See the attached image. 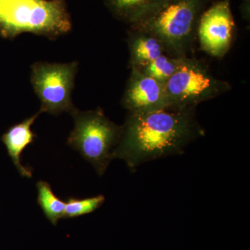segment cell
<instances>
[{
  "mask_svg": "<svg viewBox=\"0 0 250 250\" xmlns=\"http://www.w3.org/2000/svg\"><path fill=\"white\" fill-rule=\"evenodd\" d=\"M196 108L128 113L113 159L123 160L134 172L146 163L183 154L188 145L205 136Z\"/></svg>",
  "mask_w": 250,
  "mask_h": 250,
  "instance_id": "1",
  "label": "cell"
},
{
  "mask_svg": "<svg viewBox=\"0 0 250 250\" xmlns=\"http://www.w3.org/2000/svg\"><path fill=\"white\" fill-rule=\"evenodd\" d=\"M207 0H166L157 9L131 28L156 36L166 54L188 57L197 37V24Z\"/></svg>",
  "mask_w": 250,
  "mask_h": 250,
  "instance_id": "2",
  "label": "cell"
},
{
  "mask_svg": "<svg viewBox=\"0 0 250 250\" xmlns=\"http://www.w3.org/2000/svg\"><path fill=\"white\" fill-rule=\"evenodd\" d=\"M71 27L65 0H0V34L6 39L24 33L54 39Z\"/></svg>",
  "mask_w": 250,
  "mask_h": 250,
  "instance_id": "3",
  "label": "cell"
},
{
  "mask_svg": "<svg viewBox=\"0 0 250 250\" xmlns=\"http://www.w3.org/2000/svg\"><path fill=\"white\" fill-rule=\"evenodd\" d=\"M74 128L67 144L78 151L83 159L103 176L113 159V153L122 134V125L108 119L102 108L89 111L75 109L70 113Z\"/></svg>",
  "mask_w": 250,
  "mask_h": 250,
  "instance_id": "4",
  "label": "cell"
},
{
  "mask_svg": "<svg viewBox=\"0 0 250 250\" xmlns=\"http://www.w3.org/2000/svg\"><path fill=\"white\" fill-rule=\"evenodd\" d=\"M165 89L170 108H186L228 93L231 85L213 76L203 61L186 57Z\"/></svg>",
  "mask_w": 250,
  "mask_h": 250,
  "instance_id": "5",
  "label": "cell"
},
{
  "mask_svg": "<svg viewBox=\"0 0 250 250\" xmlns=\"http://www.w3.org/2000/svg\"><path fill=\"white\" fill-rule=\"evenodd\" d=\"M78 62L57 63L39 62L31 67V83L41 101L39 111L59 115L71 113L75 109L72 103V90Z\"/></svg>",
  "mask_w": 250,
  "mask_h": 250,
  "instance_id": "6",
  "label": "cell"
},
{
  "mask_svg": "<svg viewBox=\"0 0 250 250\" xmlns=\"http://www.w3.org/2000/svg\"><path fill=\"white\" fill-rule=\"evenodd\" d=\"M235 28L230 0L213 3L202 12L197 24V37L202 50L210 57L223 58L231 48Z\"/></svg>",
  "mask_w": 250,
  "mask_h": 250,
  "instance_id": "7",
  "label": "cell"
},
{
  "mask_svg": "<svg viewBox=\"0 0 250 250\" xmlns=\"http://www.w3.org/2000/svg\"><path fill=\"white\" fill-rule=\"evenodd\" d=\"M122 106L130 113H146L170 108L165 85L131 69L122 98Z\"/></svg>",
  "mask_w": 250,
  "mask_h": 250,
  "instance_id": "8",
  "label": "cell"
},
{
  "mask_svg": "<svg viewBox=\"0 0 250 250\" xmlns=\"http://www.w3.org/2000/svg\"><path fill=\"white\" fill-rule=\"evenodd\" d=\"M39 111L34 116L11 126L2 136L1 141L7 149L8 154L21 176L27 178L32 177V171L22 165L21 155L28 146L34 142L36 134L31 131V126L41 114Z\"/></svg>",
  "mask_w": 250,
  "mask_h": 250,
  "instance_id": "9",
  "label": "cell"
},
{
  "mask_svg": "<svg viewBox=\"0 0 250 250\" xmlns=\"http://www.w3.org/2000/svg\"><path fill=\"white\" fill-rule=\"evenodd\" d=\"M130 68H140L163 54L166 49L156 36L142 29L131 28L128 33Z\"/></svg>",
  "mask_w": 250,
  "mask_h": 250,
  "instance_id": "10",
  "label": "cell"
},
{
  "mask_svg": "<svg viewBox=\"0 0 250 250\" xmlns=\"http://www.w3.org/2000/svg\"><path fill=\"white\" fill-rule=\"evenodd\" d=\"M105 6L114 17L130 25L136 24L166 0H103Z\"/></svg>",
  "mask_w": 250,
  "mask_h": 250,
  "instance_id": "11",
  "label": "cell"
},
{
  "mask_svg": "<svg viewBox=\"0 0 250 250\" xmlns=\"http://www.w3.org/2000/svg\"><path fill=\"white\" fill-rule=\"evenodd\" d=\"M38 190L37 202L46 218L54 225L63 218L65 202L59 199L52 190L50 184L44 181L36 184Z\"/></svg>",
  "mask_w": 250,
  "mask_h": 250,
  "instance_id": "12",
  "label": "cell"
},
{
  "mask_svg": "<svg viewBox=\"0 0 250 250\" xmlns=\"http://www.w3.org/2000/svg\"><path fill=\"white\" fill-rule=\"evenodd\" d=\"M185 57H174L164 54L145 66L136 69L165 85L177 71Z\"/></svg>",
  "mask_w": 250,
  "mask_h": 250,
  "instance_id": "13",
  "label": "cell"
},
{
  "mask_svg": "<svg viewBox=\"0 0 250 250\" xmlns=\"http://www.w3.org/2000/svg\"><path fill=\"white\" fill-rule=\"evenodd\" d=\"M104 202L105 197L103 195L84 199L70 197L65 202L63 218H75L89 214L100 208Z\"/></svg>",
  "mask_w": 250,
  "mask_h": 250,
  "instance_id": "14",
  "label": "cell"
}]
</instances>
